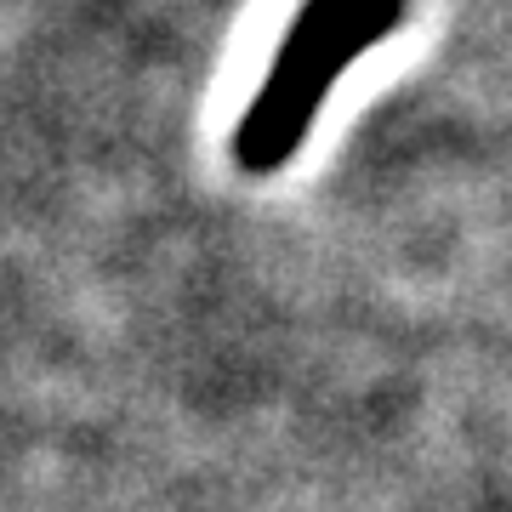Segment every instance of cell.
I'll return each mask as SVG.
<instances>
[{
    "label": "cell",
    "instance_id": "1",
    "mask_svg": "<svg viewBox=\"0 0 512 512\" xmlns=\"http://www.w3.org/2000/svg\"><path fill=\"white\" fill-rule=\"evenodd\" d=\"M404 0H308L296 12L285 46L268 63V80L234 131V160L251 177H268L308 143L313 114L325 109L330 86L353 69L370 46L393 35Z\"/></svg>",
    "mask_w": 512,
    "mask_h": 512
}]
</instances>
